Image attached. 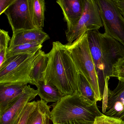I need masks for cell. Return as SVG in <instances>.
Listing matches in <instances>:
<instances>
[{
    "label": "cell",
    "instance_id": "1",
    "mask_svg": "<svg viewBox=\"0 0 124 124\" xmlns=\"http://www.w3.org/2000/svg\"><path fill=\"white\" fill-rule=\"evenodd\" d=\"M48 57L44 82L56 87L63 96L78 90L79 73L67 51L65 45L54 42Z\"/></svg>",
    "mask_w": 124,
    "mask_h": 124
},
{
    "label": "cell",
    "instance_id": "2",
    "mask_svg": "<svg viewBox=\"0 0 124 124\" xmlns=\"http://www.w3.org/2000/svg\"><path fill=\"white\" fill-rule=\"evenodd\" d=\"M88 44L93 56L103 95L107 77H111L113 66L124 57V46L119 42L98 30L87 32Z\"/></svg>",
    "mask_w": 124,
    "mask_h": 124
},
{
    "label": "cell",
    "instance_id": "3",
    "mask_svg": "<svg viewBox=\"0 0 124 124\" xmlns=\"http://www.w3.org/2000/svg\"><path fill=\"white\" fill-rule=\"evenodd\" d=\"M103 114L96 103L84 98L76 90L72 94L63 96L54 104L51 120L53 124L75 120L94 122L96 117Z\"/></svg>",
    "mask_w": 124,
    "mask_h": 124
},
{
    "label": "cell",
    "instance_id": "4",
    "mask_svg": "<svg viewBox=\"0 0 124 124\" xmlns=\"http://www.w3.org/2000/svg\"><path fill=\"white\" fill-rule=\"evenodd\" d=\"M79 74L83 75L92 87L96 102L103 99L99 84L98 79L93 56L91 55L87 32L82 35L70 44L65 45Z\"/></svg>",
    "mask_w": 124,
    "mask_h": 124
},
{
    "label": "cell",
    "instance_id": "5",
    "mask_svg": "<svg viewBox=\"0 0 124 124\" xmlns=\"http://www.w3.org/2000/svg\"><path fill=\"white\" fill-rule=\"evenodd\" d=\"M39 51L33 54H17L6 58L0 66V85H32L30 74L33 62Z\"/></svg>",
    "mask_w": 124,
    "mask_h": 124
},
{
    "label": "cell",
    "instance_id": "6",
    "mask_svg": "<svg viewBox=\"0 0 124 124\" xmlns=\"http://www.w3.org/2000/svg\"><path fill=\"white\" fill-rule=\"evenodd\" d=\"M105 34L124 46V18L113 0H96Z\"/></svg>",
    "mask_w": 124,
    "mask_h": 124
},
{
    "label": "cell",
    "instance_id": "7",
    "mask_svg": "<svg viewBox=\"0 0 124 124\" xmlns=\"http://www.w3.org/2000/svg\"><path fill=\"white\" fill-rule=\"evenodd\" d=\"M103 26L96 0H85V10L77 23L65 31L67 44H70L85 32L98 30Z\"/></svg>",
    "mask_w": 124,
    "mask_h": 124
},
{
    "label": "cell",
    "instance_id": "8",
    "mask_svg": "<svg viewBox=\"0 0 124 124\" xmlns=\"http://www.w3.org/2000/svg\"><path fill=\"white\" fill-rule=\"evenodd\" d=\"M29 0H15L4 13L13 33L22 30L35 29L30 10Z\"/></svg>",
    "mask_w": 124,
    "mask_h": 124
},
{
    "label": "cell",
    "instance_id": "9",
    "mask_svg": "<svg viewBox=\"0 0 124 124\" xmlns=\"http://www.w3.org/2000/svg\"><path fill=\"white\" fill-rule=\"evenodd\" d=\"M38 90L26 85L23 93L0 114V124H17L27 104L38 95Z\"/></svg>",
    "mask_w": 124,
    "mask_h": 124
},
{
    "label": "cell",
    "instance_id": "10",
    "mask_svg": "<svg viewBox=\"0 0 124 124\" xmlns=\"http://www.w3.org/2000/svg\"><path fill=\"white\" fill-rule=\"evenodd\" d=\"M104 114L124 121V82L119 81L113 90L109 88L107 107Z\"/></svg>",
    "mask_w": 124,
    "mask_h": 124
},
{
    "label": "cell",
    "instance_id": "11",
    "mask_svg": "<svg viewBox=\"0 0 124 124\" xmlns=\"http://www.w3.org/2000/svg\"><path fill=\"white\" fill-rule=\"evenodd\" d=\"M56 2L62 10L67 28L75 25L82 16L85 0H58Z\"/></svg>",
    "mask_w": 124,
    "mask_h": 124
},
{
    "label": "cell",
    "instance_id": "12",
    "mask_svg": "<svg viewBox=\"0 0 124 124\" xmlns=\"http://www.w3.org/2000/svg\"><path fill=\"white\" fill-rule=\"evenodd\" d=\"M50 39L48 35L42 30L36 29L22 30L13 33L9 47L25 43L42 44L45 41Z\"/></svg>",
    "mask_w": 124,
    "mask_h": 124
},
{
    "label": "cell",
    "instance_id": "13",
    "mask_svg": "<svg viewBox=\"0 0 124 124\" xmlns=\"http://www.w3.org/2000/svg\"><path fill=\"white\" fill-rule=\"evenodd\" d=\"M27 85H0V114L5 111L23 93Z\"/></svg>",
    "mask_w": 124,
    "mask_h": 124
},
{
    "label": "cell",
    "instance_id": "14",
    "mask_svg": "<svg viewBox=\"0 0 124 124\" xmlns=\"http://www.w3.org/2000/svg\"><path fill=\"white\" fill-rule=\"evenodd\" d=\"M48 57L42 50H40L33 62V66L30 74V78L32 85H37L44 82L45 74L47 67Z\"/></svg>",
    "mask_w": 124,
    "mask_h": 124
},
{
    "label": "cell",
    "instance_id": "15",
    "mask_svg": "<svg viewBox=\"0 0 124 124\" xmlns=\"http://www.w3.org/2000/svg\"><path fill=\"white\" fill-rule=\"evenodd\" d=\"M50 107L41 99L37 101L34 110L30 115L26 124H50L51 120Z\"/></svg>",
    "mask_w": 124,
    "mask_h": 124
},
{
    "label": "cell",
    "instance_id": "16",
    "mask_svg": "<svg viewBox=\"0 0 124 124\" xmlns=\"http://www.w3.org/2000/svg\"><path fill=\"white\" fill-rule=\"evenodd\" d=\"M30 10L33 24L37 29L44 27L45 2L44 0H29Z\"/></svg>",
    "mask_w": 124,
    "mask_h": 124
},
{
    "label": "cell",
    "instance_id": "17",
    "mask_svg": "<svg viewBox=\"0 0 124 124\" xmlns=\"http://www.w3.org/2000/svg\"><path fill=\"white\" fill-rule=\"evenodd\" d=\"M35 85L37 88L38 95L47 103H57L63 96L56 87L52 85L45 84L44 82H41Z\"/></svg>",
    "mask_w": 124,
    "mask_h": 124
},
{
    "label": "cell",
    "instance_id": "18",
    "mask_svg": "<svg viewBox=\"0 0 124 124\" xmlns=\"http://www.w3.org/2000/svg\"><path fill=\"white\" fill-rule=\"evenodd\" d=\"M42 44L39 43H25L8 47L6 58L17 54L36 53L42 49Z\"/></svg>",
    "mask_w": 124,
    "mask_h": 124
},
{
    "label": "cell",
    "instance_id": "19",
    "mask_svg": "<svg viewBox=\"0 0 124 124\" xmlns=\"http://www.w3.org/2000/svg\"><path fill=\"white\" fill-rule=\"evenodd\" d=\"M78 91L84 98L94 103H96L95 93L90 84L87 79L79 74L78 80Z\"/></svg>",
    "mask_w": 124,
    "mask_h": 124
},
{
    "label": "cell",
    "instance_id": "20",
    "mask_svg": "<svg viewBox=\"0 0 124 124\" xmlns=\"http://www.w3.org/2000/svg\"><path fill=\"white\" fill-rule=\"evenodd\" d=\"M11 40V38L8 32L3 30H0V66L6 60L9 42Z\"/></svg>",
    "mask_w": 124,
    "mask_h": 124
},
{
    "label": "cell",
    "instance_id": "21",
    "mask_svg": "<svg viewBox=\"0 0 124 124\" xmlns=\"http://www.w3.org/2000/svg\"><path fill=\"white\" fill-rule=\"evenodd\" d=\"M111 77L117 78L124 82V57L120 58L114 65Z\"/></svg>",
    "mask_w": 124,
    "mask_h": 124
},
{
    "label": "cell",
    "instance_id": "22",
    "mask_svg": "<svg viewBox=\"0 0 124 124\" xmlns=\"http://www.w3.org/2000/svg\"><path fill=\"white\" fill-rule=\"evenodd\" d=\"M37 105V101H33L28 103L24 108L17 124H26L27 120Z\"/></svg>",
    "mask_w": 124,
    "mask_h": 124
},
{
    "label": "cell",
    "instance_id": "23",
    "mask_svg": "<svg viewBox=\"0 0 124 124\" xmlns=\"http://www.w3.org/2000/svg\"><path fill=\"white\" fill-rule=\"evenodd\" d=\"M122 120L119 119L111 117L103 114L96 117L93 124H120Z\"/></svg>",
    "mask_w": 124,
    "mask_h": 124
},
{
    "label": "cell",
    "instance_id": "24",
    "mask_svg": "<svg viewBox=\"0 0 124 124\" xmlns=\"http://www.w3.org/2000/svg\"><path fill=\"white\" fill-rule=\"evenodd\" d=\"M109 77H107L105 81V85L103 93V104H102V112L103 114H104L106 112V110L107 107V100H108V81L109 80Z\"/></svg>",
    "mask_w": 124,
    "mask_h": 124
},
{
    "label": "cell",
    "instance_id": "25",
    "mask_svg": "<svg viewBox=\"0 0 124 124\" xmlns=\"http://www.w3.org/2000/svg\"><path fill=\"white\" fill-rule=\"evenodd\" d=\"M15 1V0H0V15L4 13Z\"/></svg>",
    "mask_w": 124,
    "mask_h": 124
},
{
    "label": "cell",
    "instance_id": "26",
    "mask_svg": "<svg viewBox=\"0 0 124 124\" xmlns=\"http://www.w3.org/2000/svg\"><path fill=\"white\" fill-rule=\"evenodd\" d=\"M94 122L85 121L82 120H75L67 121L58 124H93Z\"/></svg>",
    "mask_w": 124,
    "mask_h": 124
},
{
    "label": "cell",
    "instance_id": "27",
    "mask_svg": "<svg viewBox=\"0 0 124 124\" xmlns=\"http://www.w3.org/2000/svg\"><path fill=\"white\" fill-rule=\"evenodd\" d=\"M124 18V0H113Z\"/></svg>",
    "mask_w": 124,
    "mask_h": 124
},
{
    "label": "cell",
    "instance_id": "28",
    "mask_svg": "<svg viewBox=\"0 0 124 124\" xmlns=\"http://www.w3.org/2000/svg\"><path fill=\"white\" fill-rule=\"evenodd\" d=\"M120 124H124V121L122 120L121 123H120Z\"/></svg>",
    "mask_w": 124,
    "mask_h": 124
}]
</instances>
